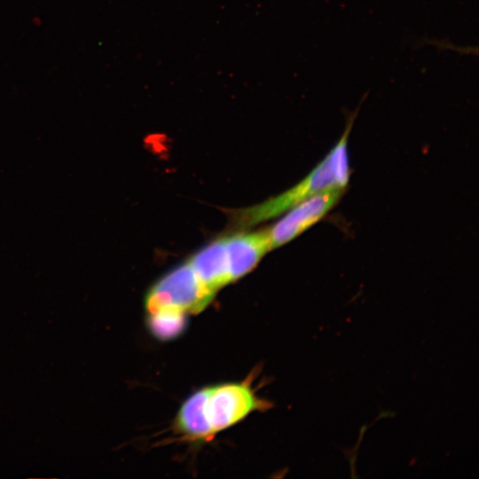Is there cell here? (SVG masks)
Wrapping results in <instances>:
<instances>
[{"label": "cell", "mask_w": 479, "mask_h": 479, "mask_svg": "<svg viewBox=\"0 0 479 479\" xmlns=\"http://www.w3.org/2000/svg\"><path fill=\"white\" fill-rule=\"evenodd\" d=\"M231 281L249 272L271 250L268 230L224 237Z\"/></svg>", "instance_id": "obj_5"}, {"label": "cell", "mask_w": 479, "mask_h": 479, "mask_svg": "<svg viewBox=\"0 0 479 479\" xmlns=\"http://www.w3.org/2000/svg\"><path fill=\"white\" fill-rule=\"evenodd\" d=\"M215 294L216 292L200 280L191 263L186 262L151 287L145 294V307L146 314L160 310L197 314L208 305Z\"/></svg>", "instance_id": "obj_2"}, {"label": "cell", "mask_w": 479, "mask_h": 479, "mask_svg": "<svg viewBox=\"0 0 479 479\" xmlns=\"http://www.w3.org/2000/svg\"><path fill=\"white\" fill-rule=\"evenodd\" d=\"M187 315L171 310L147 314L146 323L152 334L161 341H169L181 334L186 326Z\"/></svg>", "instance_id": "obj_8"}, {"label": "cell", "mask_w": 479, "mask_h": 479, "mask_svg": "<svg viewBox=\"0 0 479 479\" xmlns=\"http://www.w3.org/2000/svg\"><path fill=\"white\" fill-rule=\"evenodd\" d=\"M268 402L255 396L245 382L208 386L205 415L214 433L229 428L255 411L265 410Z\"/></svg>", "instance_id": "obj_3"}, {"label": "cell", "mask_w": 479, "mask_h": 479, "mask_svg": "<svg viewBox=\"0 0 479 479\" xmlns=\"http://www.w3.org/2000/svg\"><path fill=\"white\" fill-rule=\"evenodd\" d=\"M200 280L210 290H217L232 282L225 240L221 238L202 247L189 261Z\"/></svg>", "instance_id": "obj_6"}, {"label": "cell", "mask_w": 479, "mask_h": 479, "mask_svg": "<svg viewBox=\"0 0 479 479\" xmlns=\"http://www.w3.org/2000/svg\"><path fill=\"white\" fill-rule=\"evenodd\" d=\"M208 393V386L192 393L175 418L176 431L190 441H208L215 436L205 415Z\"/></svg>", "instance_id": "obj_7"}, {"label": "cell", "mask_w": 479, "mask_h": 479, "mask_svg": "<svg viewBox=\"0 0 479 479\" xmlns=\"http://www.w3.org/2000/svg\"><path fill=\"white\" fill-rule=\"evenodd\" d=\"M359 106L347 116L342 136L317 167L294 187L263 203L238 210L235 224L249 227L275 217L303 200L327 190L345 189L350 169L348 157V137Z\"/></svg>", "instance_id": "obj_1"}, {"label": "cell", "mask_w": 479, "mask_h": 479, "mask_svg": "<svg viewBox=\"0 0 479 479\" xmlns=\"http://www.w3.org/2000/svg\"><path fill=\"white\" fill-rule=\"evenodd\" d=\"M343 191L322 192L288 209V213L268 230L271 250L290 241L320 221L337 204Z\"/></svg>", "instance_id": "obj_4"}]
</instances>
